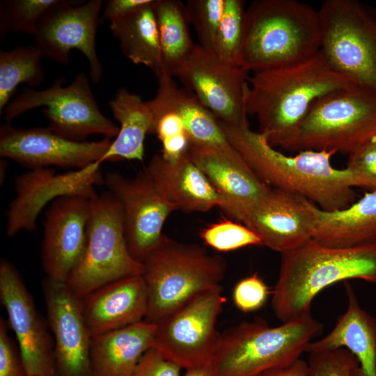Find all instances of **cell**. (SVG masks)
Listing matches in <instances>:
<instances>
[{"label": "cell", "instance_id": "40", "mask_svg": "<svg viewBox=\"0 0 376 376\" xmlns=\"http://www.w3.org/2000/svg\"><path fill=\"white\" fill-rule=\"evenodd\" d=\"M8 324L0 318V376H29L20 351L8 333Z\"/></svg>", "mask_w": 376, "mask_h": 376}, {"label": "cell", "instance_id": "12", "mask_svg": "<svg viewBox=\"0 0 376 376\" xmlns=\"http://www.w3.org/2000/svg\"><path fill=\"white\" fill-rule=\"evenodd\" d=\"M249 75L238 65L224 62L212 50L196 44L173 77L192 92L218 121L243 127L249 125L245 105Z\"/></svg>", "mask_w": 376, "mask_h": 376}, {"label": "cell", "instance_id": "45", "mask_svg": "<svg viewBox=\"0 0 376 376\" xmlns=\"http://www.w3.org/2000/svg\"><path fill=\"white\" fill-rule=\"evenodd\" d=\"M7 167H8V162L6 160V158H3V157H1V161H0V181H1V184H2V182H3L4 181V179H5V177H6V170H7Z\"/></svg>", "mask_w": 376, "mask_h": 376}, {"label": "cell", "instance_id": "13", "mask_svg": "<svg viewBox=\"0 0 376 376\" xmlns=\"http://www.w3.org/2000/svg\"><path fill=\"white\" fill-rule=\"evenodd\" d=\"M101 163L81 169L56 173L50 168L31 169L15 178V198L7 212L6 235L22 230L33 231L42 208L59 197L79 196L89 199L97 196L95 187L104 180L100 172Z\"/></svg>", "mask_w": 376, "mask_h": 376}, {"label": "cell", "instance_id": "32", "mask_svg": "<svg viewBox=\"0 0 376 376\" xmlns=\"http://www.w3.org/2000/svg\"><path fill=\"white\" fill-rule=\"evenodd\" d=\"M61 0H3L0 2V38L11 33L33 35L45 15Z\"/></svg>", "mask_w": 376, "mask_h": 376}, {"label": "cell", "instance_id": "7", "mask_svg": "<svg viewBox=\"0 0 376 376\" xmlns=\"http://www.w3.org/2000/svg\"><path fill=\"white\" fill-rule=\"evenodd\" d=\"M142 264L148 296L145 320L155 324L197 295L220 285L226 271L221 257L164 235Z\"/></svg>", "mask_w": 376, "mask_h": 376}, {"label": "cell", "instance_id": "34", "mask_svg": "<svg viewBox=\"0 0 376 376\" xmlns=\"http://www.w3.org/2000/svg\"><path fill=\"white\" fill-rule=\"evenodd\" d=\"M199 45L213 51L222 17L224 0H188L185 4Z\"/></svg>", "mask_w": 376, "mask_h": 376}, {"label": "cell", "instance_id": "3", "mask_svg": "<svg viewBox=\"0 0 376 376\" xmlns=\"http://www.w3.org/2000/svg\"><path fill=\"white\" fill-rule=\"evenodd\" d=\"M281 254L272 307L283 323L311 315V303L323 289L359 279L376 284V245L333 248L313 239Z\"/></svg>", "mask_w": 376, "mask_h": 376}, {"label": "cell", "instance_id": "4", "mask_svg": "<svg viewBox=\"0 0 376 376\" xmlns=\"http://www.w3.org/2000/svg\"><path fill=\"white\" fill-rule=\"evenodd\" d=\"M320 44L318 10L297 0H256L245 10L237 65L248 73L287 65Z\"/></svg>", "mask_w": 376, "mask_h": 376}, {"label": "cell", "instance_id": "24", "mask_svg": "<svg viewBox=\"0 0 376 376\" xmlns=\"http://www.w3.org/2000/svg\"><path fill=\"white\" fill-rule=\"evenodd\" d=\"M347 308L331 331L322 338L310 342L305 352H316L344 347L357 359L359 366L352 376H376V318L362 309L350 285L345 281Z\"/></svg>", "mask_w": 376, "mask_h": 376}, {"label": "cell", "instance_id": "10", "mask_svg": "<svg viewBox=\"0 0 376 376\" xmlns=\"http://www.w3.org/2000/svg\"><path fill=\"white\" fill-rule=\"evenodd\" d=\"M65 81L64 77H59L46 89L24 87L5 108L6 120L10 123L24 112L42 107L49 120L47 127L62 138L85 141L91 134L116 137L119 127L101 112L87 75L79 73L67 86Z\"/></svg>", "mask_w": 376, "mask_h": 376}, {"label": "cell", "instance_id": "17", "mask_svg": "<svg viewBox=\"0 0 376 376\" xmlns=\"http://www.w3.org/2000/svg\"><path fill=\"white\" fill-rule=\"evenodd\" d=\"M111 143L107 137L95 141H73L47 127L21 129L8 123L0 127L1 157L30 169L50 166L81 169L101 163Z\"/></svg>", "mask_w": 376, "mask_h": 376}, {"label": "cell", "instance_id": "19", "mask_svg": "<svg viewBox=\"0 0 376 376\" xmlns=\"http://www.w3.org/2000/svg\"><path fill=\"white\" fill-rule=\"evenodd\" d=\"M317 205L305 197L273 188L239 217L262 244L281 253L313 239Z\"/></svg>", "mask_w": 376, "mask_h": 376}, {"label": "cell", "instance_id": "33", "mask_svg": "<svg viewBox=\"0 0 376 376\" xmlns=\"http://www.w3.org/2000/svg\"><path fill=\"white\" fill-rule=\"evenodd\" d=\"M245 10V1L243 0H224L213 52L225 63L238 65Z\"/></svg>", "mask_w": 376, "mask_h": 376}, {"label": "cell", "instance_id": "6", "mask_svg": "<svg viewBox=\"0 0 376 376\" xmlns=\"http://www.w3.org/2000/svg\"><path fill=\"white\" fill-rule=\"evenodd\" d=\"M375 139L376 93L355 85L317 99L299 125L274 147L350 155Z\"/></svg>", "mask_w": 376, "mask_h": 376}, {"label": "cell", "instance_id": "25", "mask_svg": "<svg viewBox=\"0 0 376 376\" xmlns=\"http://www.w3.org/2000/svg\"><path fill=\"white\" fill-rule=\"evenodd\" d=\"M156 327L143 320L93 337V376H132L143 354L154 346Z\"/></svg>", "mask_w": 376, "mask_h": 376}, {"label": "cell", "instance_id": "31", "mask_svg": "<svg viewBox=\"0 0 376 376\" xmlns=\"http://www.w3.org/2000/svg\"><path fill=\"white\" fill-rule=\"evenodd\" d=\"M45 56L36 44L0 52V113L11 101L17 86H36L43 82L41 61Z\"/></svg>", "mask_w": 376, "mask_h": 376}, {"label": "cell", "instance_id": "28", "mask_svg": "<svg viewBox=\"0 0 376 376\" xmlns=\"http://www.w3.org/2000/svg\"><path fill=\"white\" fill-rule=\"evenodd\" d=\"M113 118L119 123V132L100 160H138L144 157V140L151 134L152 112L141 96L120 88L109 102Z\"/></svg>", "mask_w": 376, "mask_h": 376}, {"label": "cell", "instance_id": "18", "mask_svg": "<svg viewBox=\"0 0 376 376\" xmlns=\"http://www.w3.org/2000/svg\"><path fill=\"white\" fill-rule=\"evenodd\" d=\"M48 326L54 345L55 376H93L92 336L81 301L65 283L45 278L42 282Z\"/></svg>", "mask_w": 376, "mask_h": 376}, {"label": "cell", "instance_id": "14", "mask_svg": "<svg viewBox=\"0 0 376 376\" xmlns=\"http://www.w3.org/2000/svg\"><path fill=\"white\" fill-rule=\"evenodd\" d=\"M104 182L121 205L128 251L143 263L162 240L165 221L175 209L159 194L145 170L131 178L109 173Z\"/></svg>", "mask_w": 376, "mask_h": 376}, {"label": "cell", "instance_id": "22", "mask_svg": "<svg viewBox=\"0 0 376 376\" xmlns=\"http://www.w3.org/2000/svg\"><path fill=\"white\" fill-rule=\"evenodd\" d=\"M92 338L146 319L148 296L142 275L104 285L80 299Z\"/></svg>", "mask_w": 376, "mask_h": 376}, {"label": "cell", "instance_id": "16", "mask_svg": "<svg viewBox=\"0 0 376 376\" xmlns=\"http://www.w3.org/2000/svg\"><path fill=\"white\" fill-rule=\"evenodd\" d=\"M0 299L29 376H55L54 340L19 272L6 259L0 262Z\"/></svg>", "mask_w": 376, "mask_h": 376}, {"label": "cell", "instance_id": "37", "mask_svg": "<svg viewBox=\"0 0 376 376\" xmlns=\"http://www.w3.org/2000/svg\"><path fill=\"white\" fill-rule=\"evenodd\" d=\"M308 364L310 376H352L359 366L357 357L344 347L311 352Z\"/></svg>", "mask_w": 376, "mask_h": 376}, {"label": "cell", "instance_id": "35", "mask_svg": "<svg viewBox=\"0 0 376 376\" xmlns=\"http://www.w3.org/2000/svg\"><path fill=\"white\" fill-rule=\"evenodd\" d=\"M201 238L219 251H230L251 245H263L260 237L242 223L224 220L203 229Z\"/></svg>", "mask_w": 376, "mask_h": 376}, {"label": "cell", "instance_id": "27", "mask_svg": "<svg viewBox=\"0 0 376 376\" xmlns=\"http://www.w3.org/2000/svg\"><path fill=\"white\" fill-rule=\"evenodd\" d=\"M158 88L155 101L175 112L183 122L190 144L231 151L217 119L186 88L179 87L174 77L165 72L157 77Z\"/></svg>", "mask_w": 376, "mask_h": 376}, {"label": "cell", "instance_id": "41", "mask_svg": "<svg viewBox=\"0 0 376 376\" xmlns=\"http://www.w3.org/2000/svg\"><path fill=\"white\" fill-rule=\"evenodd\" d=\"M181 368L152 347L143 354L132 376H180Z\"/></svg>", "mask_w": 376, "mask_h": 376}, {"label": "cell", "instance_id": "39", "mask_svg": "<svg viewBox=\"0 0 376 376\" xmlns=\"http://www.w3.org/2000/svg\"><path fill=\"white\" fill-rule=\"evenodd\" d=\"M268 295V287L257 274L240 281L233 292L235 305L244 313L260 308L265 304Z\"/></svg>", "mask_w": 376, "mask_h": 376}, {"label": "cell", "instance_id": "8", "mask_svg": "<svg viewBox=\"0 0 376 376\" xmlns=\"http://www.w3.org/2000/svg\"><path fill=\"white\" fill-rule=\"evenodd\" d=\"M318 10L329 65L376 93V10L356 0H327Z\"/></svg>", "mask_w": 376, "mask_h": 376}, {"label": "cell", "instance_id": "15", "mask_svg": "<svg viewBox=\"0 0 376 376\" xmlns=\"http://www.w3.org/2000/svg\"><path fill=\"white\" fill-rule=\"evenodd\" d=\"M102 6V0L84 3L61 0L45 15L32 36L45 56L62 65L69 63L72 49L81 52L88 62L89 75L95 84L103 75L95 49Z\"/></svg>", "mask_w": 376, "mask_h": 376}, {"label": "cell", "instance_id": "26", "mask_svg": "<svg viewBox=\"0 0 376 376\" xmlns=\"http://www.w3.org/2000/svg\"><path fill=\"white\" fill-rule=\"evenodd\" d=\"M313 239L333 248L376 245V191L366 193L348 207L324 211L317 206Z\"/></svg>", "mask_w": 376, "mask_h": 376}, {"label": "cell", "instance_id": "21", "mask_svg": "<svg viewBox=\"0 0 376 376\" xmlns=\"http://www.w3.org/2000/svg\"><path fill=\"white\" fill-rule=\"evenodd\" d=\"M188 154L218 193L221 201L219 208L236 221L272 189L235 148L226 151L190 144Z\"/></svg>", "mask_w": 376, "mask_h": 376}, {"label": "cell", "instance_id": "9", "mask_svg": "<svg viewBox=\"0 0 376 376\" xmlns=\"http://www.w3.org/2000/svg\"><path fill=\"white\" fill-rule=\"evenodd\" d=\"M142 272L143 264L127 246L120 203L109 191L98 194L91 201L85 253L68 287L81 299L104 285Z\"/></svg>", "mask_w": 376, "mask_h": 376}, {"label": "cell", "instance_id": "5", "mask_svg": "<svg viewBox=\"0 0 376 376\" xmlns=\"http://www.w3.org/2000/svg\"><path fill=\"white\" fill-rule=\"evenodd\" d=\"M322 331L311 315L274 327L260 318L242 322L221 334L207 364L211 376H257L288 366Z\"/></svg>", "mask_w": 376, "mask_h": 376}, {"label": "cell", "instance_id": "2", "mask_svg": "<svg viewBox=\"0 0 376 376\" xmlns=\"http://www.w3.org/2000/svg\"><path fill=\"white\" fill-rule=\"evenodd\" d=\"M357 85L329 65L320 50L302 61L251 73L245 105L274 148L302 121L313 103L331 91Z\"/></svg>", "mask_w": 376, "mask_h": 376}, {"label": "cell", "instance_id": "29", "mask_svg": "<svg viewBox=\"0 0 376 376\" xmlns=\"http://www.w3.org/2000/svg\"><path fill=\"white\" fill-rule=\"evenodd\" d=\"M154 1L110 21V29L123 55L135 65H143L156 77L164 71Z\"/></svg>", "mask_w": 376, "mask_h": 376}, {"label": "cell", "instance_id": "30", "mask_svg": "<svg viewBox=\"0 0 376 376\" xmlns=\"http://www.w3.org/2000/svg\"><path fill=\"white\" fill-rule=\"evenodd\" d=\"M164 71L173 76L196 44L190 34L185 5L178 0H155Z\"/></svg>", "mask_w": 376, "mask_h": 376}, {"label": "cell", "instance_id": "43", "mask_svg": "<svg viewBox=\"0 0 376 376\" xmlns=\"http://www.w3.org/2000/svg\"><path fill=\"white\" fill-rule=\"evenodd\" d=\"M257 376H310L308 362L298 359L292 364L266 370Z\"/></svg>", "mask_w": 376, "mask_h": 376}, {"label": "cell", "instance_id": "44", "mask_svg": "<svg viewBox=\"0 0 376 376\" xmlns=\"http://www.w3.org/2000/svg\"><path fill=\"white\" fill-rule=\"evenodd\" d=\"M183 376H211L207 365L186 369Z\"/></svg>", "mask_w": 376, "mask_h": 376}, {"label": "cell", "instance_id": "1", "mask_svg": "<svg viewBox=\"0 0 376 376\" xmlns=\"http://www.w3.org/2000/svg\"><path fill=\"white\" fill-rule=\"evenodd\" d=\"M219 124L230 144L269 187L298 194L328 212L345 209L354 203L357 195L350 172L331 165L335 152L305 150L288 156L249 125Z\"/></svg>", "mask_w": 376, "mask_h": 376}, {"label": "cell", "instance_id": "23", "mask_svg": "<svg viewBox=\"0 0 376 376\" xmlns=\"http://www.w3.org/2000/svg\"><path fill=\"white\" fill-rule=\"evenodd\" d=\"M155 188L175 210L204 212L221 198L206 175L187 153L174 161L155 155L144 169Z\"/></svg>", "mask_w": 376, "mask_h": 376}, {"label": "cell", "instance_id": "11", "mask_svg": "<svg viewBox=\"0 0 376 376\" xmlns=\"http://www.w3.org/2000/svg\"><path fill=\"white\" fill-rule=\"evenodd\" d=\"M225 301L221 285L197 295L156 323L153 347L182 368L207 365L219 340L216 324Z\"/></svg>", "mask_w": 376, "mask_h": 376}, {"label": "cell", "instance_id": "38", "mask_svg": "<svg viewBox=\"0 0 376 376\" xmlns=\"http://www.w3.org/2000/svg\"><path fill=\"white\" fill-rule=\"evenodd\" d=\"M346 169L352 175L354 187L376 191V139L349 155Z\"/></svg>", "mask_w": 376, "mask_h": 376}, {"label": "cell", "instance_id": "20", "mask_svg": "<svg viewBox=\"0 0 376 376\" xmlns=\"http://www.w3.org/2000/svg\"><path fill=\"white\" fill-rule=\"evenodd\" d=\"M91 201L67 196L51 203L45 213L41 248L47 278L66 283L81 263L87 244Z\"/></svg>", "mask_w": 376, "mask_h": 376}, {"label": "cell", "instance_id": "42", "mask_svg": "<svg viewBox=\"0 0 376 376\" xmlns=\"http://www.w3.org/2000/svg\"><path fill=\"white\" fill-rule=\"evenodd\" d=\"M152 0H109L107 1L104 16L110 21L122 17L149 3Z\"/></svg>", "mask_w": 376, "mask_h": 376}, {"label": "cell", "instance_id": "36", "mask_svg": "<svg viewBox=\"0 0 376 376\" xmlns=\"http://www.w3.org/2000/svg\"><path fill=\"white\" fill-rule=\"evenodd\" d=\"M153 120L151 134H156L162 142V150L178 154L187 148L189 139L181 118L153 99L148 101Z\"/></svg>", "mask_w": 376, "mask_h": 376}]
</instances>
